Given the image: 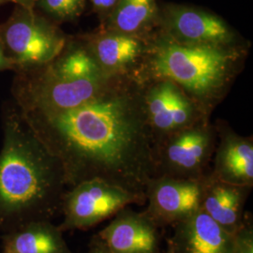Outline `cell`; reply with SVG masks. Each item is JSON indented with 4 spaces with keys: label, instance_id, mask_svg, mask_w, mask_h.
Wrapping results in <instances>:
<instances>
[{
    "label": "cell",
    "instance_id": "10",
    "mask_svg": "<svg viewBox=\"0 0 253 253\" xmlns=\"http://www.w3.org/2000/svg\"><path fill=\"white\" fill-rule=\"evenodd\" d=\"M161 228L144 212L121 209L97 235L110 253H161Z\"/></svg>",
    "mask_w": 253,
    "mask_h": 253
},
{
    "label": "cell",
    "instance_id": "15",
    "mask_svg": "<svg viewBox=\"0 0 253 253\" xmlns=\"http://www.w3.org/2000/svg\"><path fill=\"white\" fill-rule=\"evenodd\" d=\"M2 253H73L52 220H35L1 235Z\"/></svg>",
    "mask_w": 253,
    "mask_h": 253
},
{
    "label": "cell",
    "instance_id": "11",
    "mask_svg": "<svg viewBox=\"0 0 253 253\" xmlns=\"http://www.w3.org/2000/svg\"><path fill=\"white\" fill-rule=\"evenodd\" d=\"M172 227L167 248L171 253H233V235L202 209Z\"/></svg>",
    "mask_w": 253,
    "mask_h": 253
},
{
    "label": "cell",
    "instance_id": "3",
    "mask_svg": "<svg viewBox=\"0 0 253 253\" xmlns=\"http://www.w3.org/2000/svg\"><path fill=\"white\" fill-rule=\"evenodd\" d=\"M154 34L143 57L145 73L153 80L175 84L205 114L235 79L243 48L180 43L158 28Z\"/></svg>",
    "mask_w": 253,
    "mask_h": 253
},
{
    "label": "cell",
    "instance_id": "17",
    "mask_svg": "<svg viewBox=\"0 0 253 253\" xmlns=\"http://www.w3.org/2000/svg\"><path fill=\"white\" fill-rule=\"evenodd\" d=\"M45 67L54 75L66 79H88L107 74L101 70L86 43L69 44L67 42L63 51Z\"/></svg>",
    "mask_w": 253,
    "mask_h": 253
},
{
    "label": "cell",
    "instance_id": "1",
    "mask_svg": "<svg viewBox=\"0 0 253 253\" xmlns=\"http://www.w3.org/2000/svg\"><path fill=\"white\" fill-rule=\"evenodd\" d=\"M144 93L137 77L112 74L99 94L78 107L22 115L61 163L67 188L101 179L145 204L147 185L155 175V145Z\"/></svg>",
    "mask_w": 253,
    "mask_h": 253
},
{
    "label": "cell",
    "instance_id": "16",
    "mask_svg": "<svg viewBox=\"0 0 253 253\" xmlns=\"http://www.w3.org/2000/svg\"><path fill=\"white\" fill-rule=\"evenodd\" d=\"M160 5L157 0H118L101 29L147 38L159 27Z\"/></svg>",
    "mask_w": 253,
    "mask_h": 253
},
{
    "label": "cell",
    "instance_id": "2",
    "mask_svg": "<svg viewBox=\"0 0 253 253\" xmlns=\"http://www.w3.org/2000/svg\"><path fill=\"white\" fill-rule=\"evenodd\" d=\"M0 150V233L61 213L67 188L60 162L40 141L18 108L3 117Z\"/></svg>",
    "mask_w": 253,
    "mask_h": 253
},
{
    "label": "cell",
    "instance_id": "14",
    "mask_svg": "<svg viewBox=\"0 0 253 253\" xmlns=\"http://www.w3.org/2000/svg\"><path fill=\"white\" fill-rule=\"evenodd\" d=\"M219 137L214 152V168L210 174L228 184L253 188V139L227 129Z\"/></svg>",
    "mask_w": 253,
    "mask_h": 253
},
{
    "label": "cell",
    "instance_id": "24",
    "mask_svg": "<svg viewBox=\"0 0 253 253\" xmlns=\"http://www.w3.org/2000/svg\"><path fill=\"white\" fill-rule=\"evenodd\" d=\"M5 3H9V0H0V6Z\"/></svg>",
    "mask_w": 253,
    "mask_h": 253
},
{
    "label": "cell",
    "instance_id": "5",
    "mask_svg": "<svg viewBox=\"0 0 253 253\" xmlns=\"http://www.w3.org/2000/svg\"><path fill=\"white\" fill-rule=\"evenodd\" d=\"M215 129L204 120L166 137L154 148L155 175L201 179L216 148Z\"/></svg>",
    "mask_w": 253,
    "mask_h": 253
},
{
    "label": "cell",
    "instance_id": "4",
    "mask_svg": "<svg viewBox=\"0 0 253 253\" xmlns=\"http://www.w3.org/2000/svg\"><path fill=\"white\" fill-rule=\"evenodd\" d=\"M68 38L58 25L35 8L15 5L9 19L0 25V44L16 73L52 62L63 51Z\"/></svg>",
    "mask_w": 253,
    "mask_h": 253
},
{
    "label": "cell",
    "instance_id": "21",
    "mask_svg": "<svg viewBox=\"0 0 253 253\" xmlns=\"http://www.w3.org/2000/svg\"><path fill=\"white\" fill-rule=\"evenodd\" d=\"M84 253H110L105 245L100 240L98 235H94L88 245V249Z\"/></svg>",
    "mask_w": 253,
    "mask_h": 253
},
{
    "label": "cell",
    "instance_id": "7",
    "mask_svg": "<svg viewBox=\"0 0 253 253\" xmlns=\"http://www.w3.org/2000/svg\"><path fill=\"white\" fill-rule=\"evenodd\" d=\"M158 29L180 43L242 47L235 29L224 19L195 6L161 5Z\"/></svg>",
    "mask_w": 253,
    "mask_h": 253
},
{
    "label": "cell",
    "instance_id": "22",
    "mask_svg": "<svg viewBox=\"0 0 253 253\" xmlns=\"http://www.w3.org/2000/svg\"><path fill=\"white\" fill-rule=\"evenodd\" d=\"M5 71H15V68L0 44V73Z\"/></svg>",
    "mask_w": 253,
    "mask_h": 253
},
{
    "label": "cell",
    "instance_id": "13",
    "mask_svg": "<svg viewBox=\"0 0 253 253\" xmlns=\"http://www.w3.org/2000/svg\"><path fill=\"white\" fill-rule=\"evenodd\" d=\"M147 38L100 29V32L86 40V44L104 73L122 74L129 72V69L144 57Z\"/></svg>",
    "mask_w": 253,
    "mask_h": 253
},
{
    "label": "cell",
    "instance_id": "20",
    "mask_svg": "<svg viewBox=\"0 0 253 253\" xmlns=\"http://www.w3.org/2000/svg\"><path fill=\"white\" fill-rule=\"evenodd\" d=\"M94 10L99 14L101 22L106 18L115 8L118 0H89Z\"/></svg>",
    "mask_w": 253,
    "mask_h": 253
},
{
    "label": "cell",
    "instance_id": "12",
    "mask_svg": "<svg viewBox=\"0 0 253 253\" xmlns=\"http://www.w3.org/2000/svg\"><path fill=\"white\" fill-rule=\"evenodd\" d=\"M252 189L217 180L209 172L203 177L201 209L234 235L244 220L245 205Z\"/></svg>",
    "mask_w": 253,
    "mask_h": 253
},
{
    "label": "cell",
    "instance_id": "9",
    "mask_svg": "<svg viewBox=\"0 0 253 253\" xmlns=\"http://www.w3.org/2000/svg\"><path fill=\"white\" fill-rule=\"evenodd\" d=\"M203 178L153 177L145 192V215L160 227L172 226L201 209Z\"/></svg>",
    "mask_w": 253,
    "mask_h": 253
},
{
    "label": "cell",
    "instance_id": "18",
    "mask_svg": "<svg viewBox=\"0 0 253 253\" xmlns=\"http://www.w3.org/2000/svg\"><path fill=\"white\" fill-rule=\"evenodd\" d=\"M87 0H37L35 9L55 24L73 22L85 9Z\"/></svg>",
    "mask_w": 253,
    "mask_h": 253
},
{
    "label": "cell",
    "instance_id": "6",
    "mask_svg": "<svg viewBox=\"0 0 253 253\" xmlns=\"http://www.w3.org/2000/svg\"><path fill=\"white\" fill-rule=\"evenodd\" d=\"M130 205L144 206L145 202L106 181H83L65 191L61 206L63 220L58 227L63 233L87 230Z\"/></svg>",
    "mask_w": 253,
    "mask_h": 253
},
{
    "label": "cell",
    "instance_id": "23",
    "mask_svg": "<svg viewBox=\"0 0 253 253\" xmlns=\"http://www.w3.org/2000/svg\"><path fill=\"white\" fill-rule=\"evenodd\" d=\"M37 0H9V3H14L17 6L25 8H35Z\"/></svg>",
    "mask_w": 253,
    "mask_h": 253
},
{
    "label": "cell",
    "instance_id": "25",
    "mask_svg": "<svg viewBox=\"0 0 253 253\" xmlns=\"http://www.w3.org/2000/svg\"><path fill=\"white\" fill-rule=\"evenodd\" d=\"M167 253H170V252H169V251H167Z\"/></svg>",
    "mask_w": 253,
    "mask_h": 253
},
{
    "label": "cell",
    "instance_id": "8",
    "mask_svg": "<svg viewBox=\"0 0 253 253\" xmlns=\"http://www.w3.org/2000/svg\"><path fill=\"white\" fill-rule=\"evenodd\" d=\"M144 100L155 146L166 137L204 119L199 118L204 113L196 103L169 80H154L145 89Z\"/></svg>",
    "mask_w": 253,
    "mask_h": 253
},
{
    "label": "cell",
    "instance_id": "19",
    "mask_svg": "<svg viewBox=\"0 0 253 253\" xmlns=\"http://www.w3.org/2000/svg\"><path fill=\"white\" fill-rule=\"evenodd\" d=\"M233 253H253V221L251 213L246 212L241 226L233 235Z\"/></svg>",
    "mask_w": 253,
    "mask_h": 253
}]
</instances>
